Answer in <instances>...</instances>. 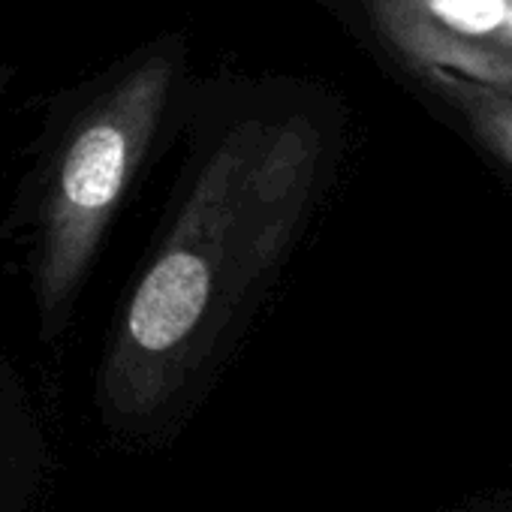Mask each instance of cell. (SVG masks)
Instances as JSON below:
<instances>
[{
  "label": "cell",
  "instance_id": "cell-2",
  "mask_svg": "<svg viewBox=\"0 0 512 512\" xmlns=\"http://www.w3.org/2000/svg\"><path fill=\"white\" fill-rule=\"evenodd\" d=\"M187 82L175 34L142 46L91 88L46 148L31 214V278L43 341H55L103 238Z\"/></svg>",
  "mask_w": 512,
  "mask_h": 512
},
{
  "label": "cell",
  "instance_id": "cell-4",
  "mask_svg": "<svg viewBox=\"0 0 512 512\" xmlns=\"http://www.w3.org/2000/svg\"><path fill=\"white\" fill-rule=\"evenodd\" d=\"M470 127V133L506 166H512V88L479 85L458 76L425 79Z\"/></svg>",
  "mask_w": 512,
  "mask_h": 512
},
{
  "label": "cell",
  "instance_id": "cell-5",
  "mask_svg": "<svg viewBox=\"0 0 512 512\" xmlns=\"http://www.w3.org/2000/svg\"><path fill=\"white\" fill-rule=\"evenodd\" d=\"M10 79H13V70H10V67H0V94H4V91H7Z\"/></svg>",
  "mask_w": 512,
  "mask_h": 512
},
{
  "label": "cell",
  "instance_id": "cell-1",
  "mask_svg": "<svg viewBox=\"0 0 512 512\" xmlns=\"http://www.w3.org/2000/svg\"><path fill=\"white\" fill-rule=\"evenodd\" d=\"M326 166L329 133L293 100H244L208 130L112 332L109 419L157 422L196 389L281 275Z\"/></svg>",
  "mask_w": 512,
  "mask_h": 512
},
{
  "label": "cell",
  "instance_id": "cell-3",
  "mask_svg": "<svg viewBox=\"0 0 512 512\" xmlns=\"http://www.w3.org/2000/svg\"><path fill=\"white\" fill-rule=\"evenodd\" d=\"M380 40L422 79L512 88V0H365Z\"/></svg>",
  "mask_w": 512,
  "mask_h": 512
}]
</instances>
